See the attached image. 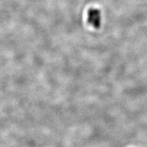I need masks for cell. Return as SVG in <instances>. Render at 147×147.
Instances as JSON below:
<instances>
[{"label": "cell", "mask_w": 147, "mask_h": 147, "mask_svg": "<svg viewBox=\"0 0 147 147\" xmlns=\"http://www.w3.org/2000/svg\"><path fill=\"white\" fill-rule=\"evenodd\" d=\"M87 22L95 29H99L100 26L101 16L99 9L96 8H90L88 11Z\"/></svg>", "instance_id": "cell-1"}]
</instances>
